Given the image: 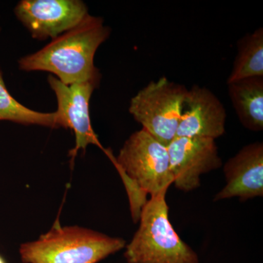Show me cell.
<instances>
[{
  "mask_svg": "<svg viewBox=\"0 0 263 263\" xmlns=\"http://www.w3.org/2000/svg\"><path fill=\"white\" fill-rule=\"evenodd\" d=\"M48 82L56 95V113L63 128L72 129L75 134L76 144L70 151L71 158L73 160L79 151L86 150L89 145H95L104 152L105 148L95 134L90 117V99L100 82L85 81L66 85L52 75L48 76Z\"/></svg>",
  "mask_w": 263,
  "mask_h": 263,
  "instance_id": "cell-7",
  "label": "cell"
},
{
  "mask_svg": "<svg viewBox=\"0 0 263 263\" xmlns=\"http://www.w3.org/2000/svg\"><path fill=\"white\" fill-rule=\"evenodd\" d=\"M167 147L173 183L181 191L198 188L202 175L222 165L215 140L176 137Z\"/></svg>",
  "mask_w": 263,
  "mask_h": 263,
  "instance_id": "cell-8",
  "label": "cell"
},
{
  "mask_svg": "<svg viewBox=\"0 0 263 263\" xmlns=\"http://www.w3.org/2000/svg\"><path fill=\"white\" fill-rule=\"evenodd\" d=\"M14 13L32 37L41 41L54 39L89 15L87 6L80 0H22Z\"/></svg>",
  "mask_w": 263,
  "mask_h": 263,
  "instance_id": "cell-6",
  "label": "cell"
},
{
  "mask_svg": "<svg viewBox=\"0 0 263 263\" xmlns=\"http://www.w3.org/2000/svg\"><path fill=\"white\" fill-rule=\"evenodd\" d=\"M125 246L122 238L57 222L37 240L21 245L19 253L24 263H98Z\"/></svg>",
  "mask_w": 263,
  "mask_h": 263,
  "instance_id": "cell-4",
  "label": "cell"
},
{
  "mask_svg": "<svg viewBox=\"0 0 263 263\" xmlns=\"http://www.w3.org/2000/svg\"><path fill=\"white\" fill-rule=\"evenodd\" d=\"M110 34L100 17L88 15L76 27L52 40L39 51L21 58L19 69L46 71L66 85L85 81L100 82L95 67L97 50Z\"/></svg>",
  "mask_w": 263,
  "mask_h": 263,
  "instance_id": "cell-1",
  "label": "cell"
},
{
  "mask_svg": "<svg viewBox=\"0 0 263 263\" xmlns=\"http://www.w3.org/2000/svg\"><path fill=\"white\" fill-rule=\"evenodd\" d=\"M226 185L214 201L238 197L247 200L263 196V143L254 142L243 146L227 161L223 167Z\"/></svg>",
  "mask_w": 263,
  "mask_h": 263,
  "instance_id": "cell-10",
  "label": "cell"
},
{
  "mask_svg": "<svg viewBox=\"0 0 263 263\" xmlns=\"http://www.w3.org/2000/svg\"><path fill=\"white\" fill-rule=\"evenodd\" d=\"M0 121H9L24 125H39L51 128H63L56 111L42 113L27 108L17 101L7 89L0 70Z\"/></svg>",
  "mask_w": 263,
  "mask_h": 263,
  "instance_id": "cell-13",
  "label": "cell"
},
{
  "mask_svg": "<svg viewBox=\"0 0 263 263\" xmlns=\"http://www.w3.org/2000/svg\"><path fill=\"white\" fill-rule=\"evenodd\" d=\"M167 190L151 197L142 208L139 228L126 246L127 263H199L196 252L170 221Z\"/></svg>",
  "mask_w": 263,
  "mask_h": 263,
  "instance_id": "cell-3",
  "label": "cell"
},
{
  "mask_svg": "<svg viewBox=\"0 0 263 263\" xmlns=\"http://www.w3.org/2000/svg\"><path fill=\"white\" fill-rule=\"evenodd\" d=\"M228 84L230 101L243 127L263 129V77L248 78Z\"/></svg>",
  "mask_w": 263,
  "mask_h": 263,
  "instance_id": "cell-11",
  "label": "cell"
},
{
  "mask_svg": "<svg viewBox=\"0 0 263 263\" xmlns=\"http://www.w3.org/2000/svg\"><path fill=\"white\" fill-rule=\"evenodd\" d=\"M125 186L133 221H139L147 195L155 196L174 183L167 147L144 129L129 136L117 157L105 149Z\"/></svg>",
  "mask_w": 263,
  "mask_h": 263,
  "instance_id": "cell-2",
  "label": "cell"
},
{
  "mask_svg": "<svg viewBox=\"0 0 263 263\" xmlns=\"http://www.w3.org/2000/svg\"><path fill=\"white\" fill-rule=\"evenodd\" d=\"M0 263H7L5 259L3 258V256L0 255Z\"/></svg>",
  "mask_w": 263,
  "mask_h": 263,
  "instance_id": "cell-14",
  "label": "cell"
},
{
  "mask_svg": "<svg viewBox=\"0 0 263 263\" xmlns=\"http://www.w3.org/2000/svg\"><path fill=\"white\" fill-rule=\"evenodd\" d=\"M238 53L227 84L248 79L263 77V28L247 34L238 42Z\"/></svg>",
  "mask_w": 263,
  "mask_h": 263,
  "instance_id": "cell-12",
  "label": "cell"
},
{
  "mask_svg": "<svg viewBox=\"0 0 263 263\" xmlns=\"http://www.w3.org/2000/svg\"><path fill=\"white\" fill-rule=\"evenodd\" d=\"M226 120L220 100L210 89L195 84L188 89L176 137L216 140L226 133Z\"/></svg>",
  "mask_w": 263,
  "mask_h": 263,
  "instance_id": "cell-9",
  "label": "cell"
},
{
  "mask_svg": "<svg viewBox=\"0 0 263 263\" xmlns=\"http://www.w3.org/2000/svg\"><path fill=\"white\" fill-rule=\"evenodd\" d=\"M187 93L184 85L160 78L131 99L129 111L142 129L167 146L176 137Z\"/></svg>",
  "mask_w": 263,
  "mask_h": 263,
  "instance_id": "cell-5",
  "label": "cell"
}]
</instances>
